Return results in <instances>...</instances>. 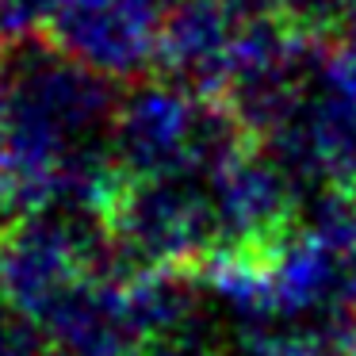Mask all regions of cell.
<instances>
[{"label":"cell","mask_w":356,"mask_h":356,"mask_svg":"<svg viewBox=\"0 0 356 356\" xmlns=\"http://www.w3.org/2000/svg\"><path fill=\"white\" fill-rule=\"evenodd\" d=\"M4 314H12V302H8V295H4V287H0V318Z\"/></svg>","instance_id":"obj_16"},{"label":"cell","mask_w":356,"mask_h":356,"mask_svg":"<svg viewBox=\"0 0 356 356\" xmlns=\"http://www.w3.org/2000/svg\"><path fill=\"white\" fill-rule=\"evenodd\" d=\"M302 180H318L333 192H356V100L314 96L287 127L261 142Z\"/></svg>","instance_id":"obj_6"},{"label":"cell","mask_w":356,"mask_h":356,"mask_svg":"<svg viewBox=\"0 0 356 356\" xmlns=\"http://www.w3.org/2000/svg\"><path fill=\"white\" fill-rule=\"evenodd\" d=\"M161 19L142 0H65L47 39L73 62L127 85L154 70Z\"/></svg>","instance_id":"obj_4"},{"label":"cell","mask_w":356,"mask_h":356,"mask_svg":"<svg viewBox=\"0 0 356 356\" xmlns=\"http://www.w3.org/2000/svg\"><path fill=\"white\" fill-rule=\"evenodd\" d=\"M276 322L314 318L341 307V257L310 222H299L268 249Z\"/></svg>","instance_id":"obj_7"},{"label":"cell","mask_w":356,"mask_h":356,"mask_svg":"<svg viewBox=\"0 0 356 356\" xmlns=\"http://www.w3.org/2000/svg\"><path fill=\"white\" fill-rule=\"evenodd\" d=\"M0 226H4V218H0Z\"/></svg>","instance_id":"obj_17"},{"label":"cell","mask_w":356,"mask_h":356,"mask_svg":"<svg viewBox=\"0 0 356 356\" xmlns=\"http://www.w3.org/2000/svg\"><path fill=\"white\" fill-rule=\"evenodd\" d=\"M337 39H353L356 42V0H345V19H341Z\"/></svg>","instance_id":"obj_14"},{"label":"cell","mask_w":356,"mask_h":356,"mask_svg":"<svg viewBox=\"0 0 356 356\" xmlns=\"http://www.w3.org/2000/svg\"><path fill=\"white\" fill-rule=\"evenodd\" d=\"M207 195L215 203L222 241L272 249L302 222L299 177L257 138L207 172Z\"/></svg>","instance_id":"obj_3"},{"label":"cell","mask_w":356,"mask_h":356,"mask_svg":"<svg viewBox=\"0 0 356 356\" xmlns=\"http://www.w3.org/2000/svg\"><path fill=\"white\" fill-rule=\"evenodd\" d=\"M0 356H50V337L39 322L24 314L0 318Z\"/></svg>","instance_id":"obj_11"},{"label":"cell","mask_w":356,"mask_h":356,"mask_svg":"<svg viewBox=\"0 0 356 356\" xmlns=\"http://www.w3.org/2000/svg\"><path fill=\"white\" fill-rule=\"evenodd\" d=\"M245 19L249 12H241L234 0H180L161 19L154 70L172 85L218 100Z\"/></svg>","instance_id":"obj_5"},{"label":"cell","mask_w":356,"mask_h":356,"mask_svg":"<svg viewBox=\"0 0 356 356\" xmlns=\"http://www.w3.org/2000/svg\"><path fill=\"white\" fill-rule=\"evenodd\" d=\"M142 4H146V8H154V12H157V16H169V12H172V8H177L180 0H142Z\"/></svg>","instance_id":"obj_15"},{"label":"cell","mask_w":356,"mask_h":356,"mask_svg":"<svg viewBox=\"0 0 356 356\" xmlns=\"http://www.w3.org/2000/svg\"><path fill=\"white\" fill-rule=\"evenodd\" d=\"M4 127H8V92H4V70H0V149H4ZM0 218L4 222L16 218V203H12V188H8L4 165H0Z\"/></svg>","instance_id":"obj_12"},{"label":"cell","mask_w":356,"mask_h":356,"mask_svg":"<svg viewBox=\"0 0 356 356\" xmlns=\"http://www.w3.org/2000/svg\"><path fill=\"white\" fill-rule=\"evenodd\" d=\"M241 12H249V16H261V12H284L287 0H234Z\"/></svg>","instance_id":"obj_13"},{"label":"cell","mask_w":356,"mask_h":356,"mask_svg":"<svg viewBox=\"0 0 356 356\" xmlns=\"http://www.w3.org/2000/svg\"><path fill=\"white\" fill-rule=\"evenodd\" d=\"M100 222L134 264L195 268L222 241L215 203L195 177H131Z\"/></svg>","instance_id":"obj_2"},{"label":"cell","mask_w":356,"mask_h":356,"mask_svg":"<svg viewBox=\"0 0 356 356\" xmlns=\"http://www.w3.org/2000/svg\"><path fill=\"white\" fill-rule=\"evenodd\" d=\"M253 142L230 108L172 81H134L119 96L108 146L115 165L134 180L207 177L222 157Z\"/></svg>","instance_id":"obj_1"},{"label":"cell","mask_w":356,"mask_h":356,"mask_svg":"<svg viewBox=\"0 0 356 356\" xmlns=\"http://www.w3.org/2000/svg\"><path fill=\"white\" fill-rule=\"evenodd\" d=\"M314 77H318V88H322V92L356 100V42L353 39L325 42V47L318 50Z\"/></svg>","instance_id":"obj_10"},{"label":"cell","mask_w":356,"mask_h":356,"mask_svg":"<svg viewBox=\"0 0 356 356\" xmlns=\"http://www.w3.org/2000/svg\"><path fill=\"white\" fill-rule=\"evenodd\" d=\"M65 0H0V39L4 50L50 31Z\"/></svg>","instance_id":"obj_9"},{"label":"cell","mask_w":356,"mask_h":356,"mask_svg":"<svg viewBox=\"0 0 356 356\" xmlns=\"http://www.w3.org/2000/svg\"><path fill=\"white\" fill-rule=\"evenodd\" d=\"M192 272L203 291L215 295L222 307H230L245 325L276 322L268 249L241 245V241H218Z\"/></svg>","instance_id":"obj_8"}]
</instances>
